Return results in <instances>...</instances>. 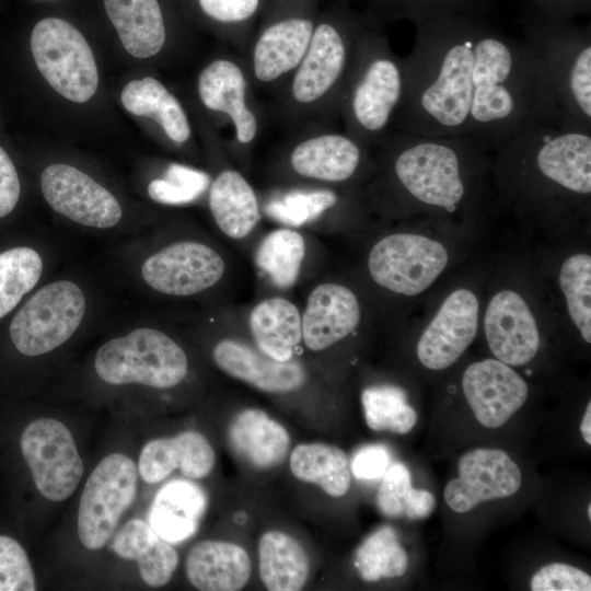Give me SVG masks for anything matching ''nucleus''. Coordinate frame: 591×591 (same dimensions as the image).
<instances>
[{
    "instance_id": "11",
    "label": "nucleus",
    "mask_w": 591,
    "mask_h": 591,
    "mask_svg": "<svg viewBox=\"0 0 591 591\" xmlns=\"http://www.w3.org/2000/svg\"><path fill=\"white\" fill-rule=\"evenodd\" d=\"M138 468L123 453L105 456L86 479L78 511V534L88 549L102 548L137 494Z\"/></svg>"
},
{
    "instance_id": "10",
    "label": "nucleus",
    "mask_w": 591,
    "mask_h": 591,
    "mask_svg": "<svg viewBox=\"0 0 591 591\" xmlns=\"http://www.w3.org/2000/svg\"><path fill=\"white\" fill-rule=\"evenodd\" d=\"M84 312L85 298L78 285L68 280L48 283L14 315L11 340L25 356L44 355L74 334Z\"/></svg>"
},
{
    "instance_id": "8",
    "label": "nucleus",
    "mask_w": 591,
    "mask_h": 591,
    "mask_svg": "<svg viewBox=\"0 0 591 591\" xmlns=\"http://www.w3.org/2000/svg\"><path fill=\"white\" fill-rule=\"evenodd\" d=\"M95 371L108 384L139 383L171 389L187 375L184 349L163 332L141 327L102 345L94 360Z\"/></svg>"
},
{
    "instance_id": "26",
    "label": "nucleus",
    "mask_w": 591,
    "mask_h": 591,
    "mask_svg": "<svg viewBox=\"0 0 591 591\" xmlns=\"http://www.w3.org/2000/svg\"><path fill=\"white\" fill-rule=\"evenodd\" d=\"M247 325L256 349L277 361L294 358L302 343L301 311L283 297L257 302L248 313Z\"/></svg>"
},
{
    "instance_id": "27",
    "label": "nucleus",
    "mask_w": 591,
    "mask_h": 591,
    "mask_svg": "<svg viewBox=\"0 0 591 591\" xmlns=\"http://www.w3.org/2000/svg\"><path fill=\"white\" fill-rule=\"evenodd\" d=\"M207 509V496L195 483L172 480L155 495L149 524L166 542L179 543L193 536Z\"/></svg>"
},
{
    "instance_id": "43",
    "label": "nucleus",
    "mask_w": 591,
    "mask_h": 591,
    "mask_svg": "<svg viewBox=\"0 0 591 591\" xmlns=\"http://www.w3.org/2000/svg\"><path fill=\"white\" fill-rule=\"evenodd\" d=\"M531 590L590 591L591 577L577 567L563 563H552L533 575Z\"/></svg>"
},
{
    "instance_id": "35",
    "label": "nucleus",
    "mask_w": 591,
    "mask_h": 591,
    "mask_svg": "<svg viewBox=\"0 0 591 591\" xmlns=\"http://www.w3.org/2000/svg\"><path fill=\"white\" fill-rule=\"evenodd\" d=\"M355 565L366 581L401 577L406 572L407 555L391 526L372 533L358 548Z\"/></svg>"
},
{
    "instance_id": "6",
    "label": "nucleus",
    "mask_w": 591,
    "mask_h": 591,
    "mask_svg": "<svg viewBox=\"0 0 591 591\" xmlns=\"http://www.w3.org/2000/svg\"><path fill=\"white\" fill-rule=\"evenodd\" d=\"M525 42L538 57L552 93L556 125L591 134V39L587 32L533 30Z\"/></svg>"
},
{
    "instance_id": "25",
    "label": "nucleus",
    "mask_w": 591,
    "mask_h": 591,
    "mask_svg": "<svg viewBox=\"0 0 591 591\" xmlns=\"http://www.w3.org/2000/svg\"><path fill=\"white\" fill-rule=\"evenodd\" d=\"M228 436L234 452L257 470L279 465L290 448L287 429L257 408L236 414L229 426Z\"/></svg>"
},
{
    "instance_id": "22",
    "label": "nucleus",
    "mask_w": 591,
    "mask_h": 591,
    "mask_svg": "<svg viewBox=\"0 0 591 591\" xmlns=\"http://www.w3.org/2000/svg\"><path fill=\"white\" fill-rule=\"evenodd\" d=\"M216 454L205 436L184 431L173 438L149 441L141 450L138 473L142 480L155 484L178 470L185 477L200 479L210 474Z\"/></svg>"
},
{
    "instance_id": "48",
    "label": "nucleus",
    "mask_w": 591,
    "mask_h": 591,
    "mask_svg": "<svg viewBox=\"0 0 591 591\" xmlns=\"http://www.w3.org/2000/svg\"><path fill=\"white\" fill-rule=\"evenodd\" d=\"M588 518L591 519V505L588 506Z\"/></svg>"
},
{
    "instance_id": "40",
    "label": "nucleus",
    "mask_w": 591,
    "mask_h": 591,
    "mask_svg": "<svg viewBox=\"0 0 591 591\" xmlns=\"http://www.w3.org/2000/svg\"><path fill=\"white\" fill-rule=\"evenodd\" d=\"M35 577L23 547L12 537L0 535V591H34Z\"/></svg>"
},
{
    "instance_id": "32",
    "label": "nucleus",
    "mask_w": 591,
    "mask_h": 591,
    "mask_svg": "<svg viewBox=\"0 0 591 591\" xmlns=\"http://www.w3.org/2000/svg\"><path fill=\"white\" fill-rule=\"evenodd\" d=\"M258 569L262 582L269 591H299L305 586L309 557L299 541L271 530L258 542Z\"/></svg>"
},
{
    "instance_id": "47",
    "label": "nucleus",
    "mask_w": 591,
    "mask_h": 591,
    "mask_svg": "<svg viewBox=\"0 0 591 591\" xmlns=\"http://www.w3.org/2000/svg\"><path fill=\"white\" fill-rule=\"evenodd\" d=\"M580 432L583 440L590 445L591 444V403L589 402L583 415V418L580 424Z\"/></svg>"
},
{
    "instance_id": "4",
    "label": "nucleus",
    "mask_w": 591,
    "mask_h": 591,
    "mask_svg": "<svg viewBox=\"0 0 591 591\" xmlns=\"http://www.w3.org/2000/svg\"><path fill=\"white\" fill-rule=\"evenodd\" d=\"M404 89V58L384 37L364 33L340 100L344 131L367 149L376 148L391 131Z\"/></svg>"
},
{
    "instance_id": "16",
    "label": "nucleus",
    "mask_w": 591,
    "mask_h": 591,
    "mask_svg": "<svg viewBox=\"0 0 591 591\" xmlns=\"http://www.w3.org/2000/svg\"><path fill=\"white\" fill-rule=\"evenodd\" d=\"M521 484V471L508 453L479 448L461 456L459 477L445 485L443 496L449 508L465 513L484 501L514 495Z\"/></svg>"
},
{
    "instance_id": "29",
    "label": "nucleus",
    "mask_w": 591,
    "mask_h": 591,
    "mask_svg": "<svg viewBox=\"0 0 591 591\" xmlns=\"http://www.w3.org/2000/svg\"><path fill=\"white\" fill-rule=\"evenodd\" d=\"M112 549L121 558L138 563L142 580L150 587L166 584L178 564V555L149 523L128 521L115 535Z\"/></svg>"
},
{
    "instance_id": "12",
    "label": "nucleus",
    "mask_w": 591,
    "mask_h": 591,
    "mask_svg": "<svg viewBox=\"0 0 591 591\" xmlns=\"http://www.w3.org/2000/svg\"><path fill=\"white\" fill-rule=\"evenodd\" d=\"M448 252L438 241L413 233H394L379 240L368 256L373 281L392 292L416 296L440 276Z\"/></svg>"
},
{
    "instance_id": "36",
    "label": "nucleus",
    "mask_w": 591,
    "mask_h": 591,
    "mask_svg": "<svg viewBox=\"0 0 591 591\" xmlns=\"http://www.w3.org/2000/svg\"><path fill=\"white\" fill-rule=\"evenodd\" d=\"M366 422L369 428L408 433L417 422V413L407 403L405 392L393 385L368 387L361 395Z\"/></svg>"
},
{
    "instance_id": "38",
    "label": "nucleus",
    "mask_w": 591,
    "mask_h": 591,
    "mask_svg": "<svg viewBox=\"0 0 591 591\" xmlns=\"http://www.w3.org/2000/svg\"><path fill=\"white\" fill-rule=\"evenodd\" d=\"M559 283L565 294L569 316L582 338L591 343V257L575 254L567 258L559 271Z\"/></svg>"
},
{
    "instance_id": "46",
    "label": "nucleus",
    "mask_w": 591,
    "mask_h": 591,
    "mask_svg": "<svg viewBox=\"0 0 591 591\" xmlns=\"http://www.w3.org/2000/svg\"><path fill=\"white\" fill-rule=\"evenodd\" d=\"M434 507L436 498L431 493L413 487L405 502L404 515L409 519L427 518Z\"/></svg>"
},
{
    "instance_id": "44",
    "label": "nucleus",
    "mask_w": 591,
    "mask_h": 591,
    "mask_svg": "<svg viewBox=\"0 0 591 591\" xmlns=\"http://www.w3.org/2000/svg\"><path fill=\"white\" fill-rule=\"evenodd\" d=\"M350 465L351 473L359 479L382 477L390 466V453L384 445L369 444L359 449Z\"/></svg>"
},
{
    "instance_id": "37",
    "label": "nucleus",
    "mask_w": 591,
    "mask_h": 591,
    "mask_svg": "<svg viewBox=\"0 0 591 591\" xmlns=\"http://www.w3.org/2000/svg\"><path fill=\"white\" fill-rule=\"evenodd\" d=\"M43 262L30 247L0 253V318L12 311L39 280Z\"/></svg>"
},
{
    "instance_id": "41",
    "label": "nucleus",
    "mask_w": 591,
    "mask_h": 591,
    "mask_svg": "<svg viewBox=\"0 0 591 591\" xmlns=\"http://www.w3.org/2000/svg\"><path fill=\"white\" fill-rule=\"evenodd\" d=\"M376 493V505L389 518L404 515L405 502L413 488L408 468L403 463L389 466Z\"/></svg>"
},
{
    "instance_id": "42",
    "label": "nucleus",
    "mask_w": 591,
    "mask_h": 591,
    "mask_svg": "<svg viewBox=\"0 0 591 591\" xmlns=\"http://www.w3.org/2000/svg\"><path fill=\"white\" fill-rule=\"evenodd\" d=\"M262 0H198L201 11L212 21L232 26V45L240 55L236 27L253 19Z\"/></svg>"
},
{
    "instance_id": "17",
    "label": "nucleus",
    "mask_w": 591,
    "mask_h": 591,
    "mask_svg": "<svg viewBox=\"0 0 591 591\" xmlns=\"http://www.w3.org/2000/svg\"><path fill=\"white\" fill-rule=\"evenodd\" d=\"M478 315L479 302L472 291L449 294L418 340L419 361L430 370L451 367L473 343Z\"/></svg>"
},
{
    "instance_id": "24",
    "label": "nucleus",
    "mask_w": 591,
    "mask_h": 591,
    "mask_svg": "<svg viewBox=\"0 0 591 591\" xmlns=\"http://www.w3.org/2000/svg\"><path fill=\"white\" fill-rule=\"evenodd\" d=\"M185 571L198 590L237 591L250 580L252 565L247 552L235 543L202 541L189 549Z\"/></svg>"
},
{
    "instance_id": "14",
    "label": "nucleus",
    "mask_w": 591,
    "mask_h": 591,
    "mask_svg": "<svg viewBox=\"0 0 591 591\" xmlns=\"http://www.w3.org/2000/svg\"><path fill=\"white\" fill-rule=\"evenodd\" d=\"M227 273L224 257L212 246L197 241L166 245L142 264L141 276L153 290L188 297L219 283Z\"/></svg>"
},
{
    "instance_id": "30",
    "label": "nucleus",
    "mask_w": 591,
    "mask_h": 591,
    "mask_svg": "<svg viewBox=\"0 0 591 591\" xmlns=\"http://www.w3.org/2000/svg\"><path fill=\"white\" fill-rule=\"evenodd\" d=\"M343 201V188L285 185L271 189L260 204L268 218L297 229L322 222Z\"/></svg>"
},
{
    "instance_id": "19",
    "label": "nucleus",
    "mask_w": 591,
    "mask_h": 591,
    "mask_svg": "<svg viewBox=\"0 0 591 591\" xmlns=\"http://www.w3.org/2000/svg\"><path fill=\"white\" fill-rule=\"evenodd\" d=\"M360 320L355 292L341 283L322 281L311 289L301 312L302 343L311 351H324L352 334Z\"/></svg>"
},
{
    "instance_id": "9",
    "label": "nucleus",
    "mask_w": 591,
    "mask_h": 591,
    "mask_svg": "<svg viewBox=\"0 0 591 591\" xmlns=\"http://www.w3.org/2000/svg\"><path fill=\"white\" fill-rule=\"evenodd\" d=\"M31 50L43 77L61 96L84 103L95 94L99 72L92 49L69 22L57 18L37 22Z\"/></svg>"
},
{
    "instance_id": "39",
    "label": "nucleus",
    "mask_w": 591,
    "mask_h": 591,
    "mask_svg": "<svg viewBox=\"0 0 591 591\" xmlns=\"http://www.w3.org/2000/svg\"><path fill=\"white\" fill-rule=\"evenodd\" d=\"M210 182L211 176L202 170L170 163L162 177L150 182L148 194L151 199L162 205H187L208 192Z\"/></svg>"
},
{
    "instance_id": "21",
    "label": "nucleus",
    "mask_w": 591,
    "mask_h": 591,
    "mask_svg": "<svg viewBox=\"0 0 591 591\" xmlns=\"http://www.w3.org/2000/svg\"><path fill=\"white\" fill-rule=\"evenodd\" d=\"M212 356L222 372L265 393L297 392L308 382V372L296 357L277 361L237 338L217 341Z\"/></svg>"
},
{
    "instance_id": "33",
    "label": "nucleus",
    "mask_w": 591,
    "mask_h": 591,
    "mask_svg": "<svg viewBox=\"0 0 591 591\" xmlns=\"http://www.w3.org/2000/svg\"><path fill=\"white\" fill-rule=\"evenodd\" d=\"M289 464L293 476L320 486L332 497H343L350 488L348 457L335 445L317 442L299 444L292 450Z\"/></svg>"
},
{
    "instance_id": "31",
    "label": "nucleus",
    "mask_w": 591,
    "mask_h": 591,
    "mask_svg": "<svg viewBox=\"0 0 591 591\" xmlns=\"http://www.w3.org/2000/svg\"><path fill=\"white\" fill-rule=\"evenodd\" d=\"M127 112L153 119L173 143L186 144L192 138V126L178 99L153 77L128 82L120 94Z\"/></svg>"
},
{
    "instance_id": "45",
    "label": "nucleus",
    "mask_w": 591,
    "mask_h": 591,
    "mask_svg": "<svg viewBox=\"0 0 591 591\" xmlns=\"http://www.w3.org/2000/svg\"><path fill=\"white\" fill-rule=\"evenodd\" d=\"M20 179L8 153L0 147V218L8 216L20 198Z\"/></svg>"
},
{
    "instance_id": "3",
    "label": "nucleus",
    "mask_w": 591,
    "mask_h": 591,
    "mask_svg": "<svg viewBox=\"0 0 591 591\" xmlns=\"http://www.w3.org/2000/svg\"><path fill=\"white\" fill-rule=\"evenodd\" d=\"M376 149L391 184L421 205L453 213L467 192V161L489 148L467 137L390 131Z\"/></svg>"
},
{
    "instance_id": "28",
    "label": "nucleus",
    "mask_w": 591,
    "mask_h": 591,
    "mask_svg": "<svg viewBox=\"0 0 591 591\" xmlns=\"http://www.w3.org/2000/svg\"><path fill=\"white\" fill-rule=\"evenodd\" d=\"M124 48L136 58H150L166 44V27L158 0H104Z\"/></svg>"
},
{
    "instance_id": "13",
    "label": "nucleus",
    "mask_w": 591,
    "mask_h": 591,
    "mask_svg": "<svg viewBox=\"0 0 591 591\" xmlns=\"http://www.w3.org/2000/svg\"><path fill=\"white\" fill-rule=\"evenodd\" d=\"M21 450L36 488L46 499L62 501L77 489L83 463L71 432L61 421H32L21 436Z\"/></svg>"
},
{
    "instance_id": "34",
    "label": "nucleus",
    "mask_w": 591,
    "mask_h": 591,
    "mask_svg": "<svg viewBox=\"0 0 591 591\" xmlns=\"http://www.w3.org/2000/svg\"><path fill=\"white\" fill-rule=\"evenodd\" d=\"M306 255L304 236L294 228L281 227L267 233L255 251L256 267L279 289L293 287Z\"/></svg>"
},
{
    "instance_id": "15",
    "label": "nucleus",
    "mask_w": 591,
    "mask_h": 591,
    "mask_svg": "<svg viewBox=\"0 0 591 591\" xmlns=\"http://www.w3.org/2000/svg\"><path fill=\"white\" fill-rule=\"evenodd\" d=\"M40 187L56 212L82 225L107 229L121 219L118 200L74 166L62 163L47 166L40 176Z\"/></svg>"
},
{
    "instance_id": "1",
    "label": "nucleus",
    "mask_w": 591,
    "mask_h": 591,
    "mask_svg": "<svg viewBox=\"0 0 591 591\" xmlns=\"http://www.w3.org/2000/svg\"><path fill=\"white\" fill-rule=\"evenodd\" d=\"M404 62L391 131L467 137L500 149L530 127L556 125L545 71L525 40L482 26L433 24L419 31Z\"/></svg>"
},
{
    "instance_id": "2",
    "label": "nucleus",
    "mask_w": 591,
    "mask_h": 591,
    "mask_svg": "<svg viewBox=\"0 0 591 591\" xmlns=\"http://www.w3.org/2000/svg\"><path fill=\"white\" fill-rule=\"evenodd\" d=\"M363 35L332 20L316 23L304 56L267 109L286 135L311 126L334 127L339 120L343 91Z\"/></svg>"
},
{
    "instance_id": "23",
    "label": "nucleus",
    "mask_w": 591,
    "mask_h": 591,
    "mask_svg": "<svg viewBox=\"0 0 591 591\" xmlns=\"http://www.w3.org/2000/svg\"><path fill=\"white\" fill-rule=\"evenodd\" d=\"M208 204L218 229L233 241L251 235L263 213L256 190L233 162L211 177Z\"/></svg>"
},
{
    "instance_id": "18",
    "label": "nucleus",
    "mask_w": 591,
    "mask_h": 591,
    "mask_svg": "<svg viewBox=\"0 0 591 591\" xmlns=\"http://www.w3.org/2000/svg\"><path fill=\"white\" fill-rule=\"evenodd\" d=\"M464 396L486 428L503 426L528 398V385L511 366L498 359L470 364L462 376Z\"/></svg>"
},
{
    "instance_id": "5",
    "label": "nucleus",
    "mask_w": 591,
    "mask_h": 591,
    "mask_svg": "<svg viewBox=\"0 0 591 591\" xmlns=\"http://www.w3.org/2000/svg\"><path fill=\"white\" fill-rule=\"evenodd\" d=\"M286 136L269 166L276 186L343 188L369 165V149L335 127L311 126Z\"/></svg>"
},
{
    "instance_id": "20",
    "label": "nucleus",
    "mask_w": 591,
    "mask_h": 591,
    "mask_svg": "<svg viewBox=\"0 0 591 591\" xmlns=\"http://www.w3.org/2000/svg\"><path fill=\"white\" fill-rule=\"evenodd\" d=\"M484 329L493 355L508 366L526 364L537 354L536 321L523 298L512 290H502L491 298Z\"/></svg>"
},
{
    "instance_id": "7",
    "label": "nucleus",
    "mask_w": 591,
    "mask_h": 591,
    "mask_svg": "<svg viewBox=\"0 0 591 591\" xmlns=\"http://www.w3.org/2000/svg\"><path fill=\"white\" fill-rule=\"evenodd\" d=\"M197 93L204 107L231 127L232 159L247 167L268 113L256 97L243 56H220L207 63L198 74Z\"/></svg>"
}]
</instances>
